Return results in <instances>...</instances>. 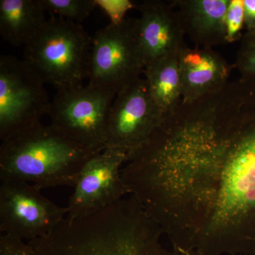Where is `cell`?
<instances>
[{"mask_svg":"<svg viewBox=\"0 0 255 255\" xmlns=\"http://www.w3.org/2000/svg\"><path fill=\"white\" fill-rule=\"evenodd\" d=\"M163 236L129 196L86 217L65 218L49 234L28 243L36 255H182L162 244Z\"/></svg>","mask_w":255,"mask_h":255,"instance_id":"1","label":"cell"},{"mask_svg":"<svg viewBox=\"0 0 255 255\" xmlns=\"http://www.w3.org/2000/svg\"><path fill=\"white\" fill-rule=\"evenodd\" d=\"M100 152L39 122L1 141L0 181H23L41 189L74 187L84 167Z\"/></svg>","mask_w":255,"mask_h":255,"instance_id":"2","label":"cell"},{"mask_svg":"<svg viewBox=\"0 0 255 255\" xmlns=\"http://www.w3.org/2000/svg\"><path fill=\"white\" fill-rule=\"evenodd\" d=\"M92 42L80 23L50 16L24 46L23 60L57 90L76 88L88 76Z\"/></svg>","mask_w":255,"mask_h":255,"instance_id":"3","label":"cell"},{"mask_svg":"<svg viewBox=\"0 0 255 255\" xmlns=\"http://www.w3.org/2000/svg\"><path fill=\"white\" fill-rule=\"evenodd\" d=\"M145 70L137 38L136 18H122L92 37L88 85L116 95Z\"/></svg>","mask_w":255,"mask_h":255,"instance_id":"4","label":"cell"},{"mask_svg":"<svg viewBox=\"0 0 255 255\" xmlns=\"http://www.w3.org/2000/svg\"><path fill=\"white\" fill-rule=\"evenodd\" d=\"M46 82L23 60L0 56V139L6 140L41 122L51 101Z\"/></svg>","mask_w":255,"mask_h":255,"instance_id":"5","label":"cell"},{"mask_svg":"<svg viewBox=\"0 0 255 255\" xmlns=\"http://www.w3.org/2000/svg\"><path fill=\"white\" fill-rule=\"evenodd\" d=\"M116 95L90 85L58 90L48 114L50 125L79 143L102 152L107 148V124Z\"/></svg>","mask_w":255,"mask_h":255,"instance_id":"6","label":"cell"},{"mask_svg":"<svg viewBox=\"0 0 255 255\" xmlns=\"http://www.w3.org/2000/svg\"><path fill=\"white\" fill-rule=\"evenodd\" d=\"M41 189L23 181H1L0 231L29 241L51 233L68 215L42 194Z\"/></svg>","mask_w":255,"mask_h":255,"instance_id":"7","label":"cell"},{"mask_svg":"<svg viewBox=\"0 0 255 255\" xmlns=\"http://www.w3.org/2000/svg\"><path fill=\"white\" fill-rule=\"evenodd\" d=\"M164 117L154 102L145 78H138L116 95L107 124V148L128 156L145 143Z\"/></svg>","mask_w":255,"mask_h":255,"instance_id":"8","label":"cell"},{"mask_svg":"<svg viewBox=\"0 0 255 255\" xmlns=\"http://www.w3.org/2000/svg\"><path fill=\"white\" fill-rule=\"evenodd\" d=\"M127 159L125 151L108 147L90 159L74 187L67 219L90 216L128 195L122 174Z\"/></svg>","mask_w":255,"mask_h":255,"instance_id":"9","label":"cell"},{"mask_svg":"<svg viewBox=\"0 0 255 255\" xmlns=\"http://www.w3.org/2000/svg\"><path fill=\"white\" fill-rule=\"evenodd\" d=\"M137 38L145 68L170 57L179 56L187 46L177 10L171 1L147 0L137 5Z\"/></svg>","mask_w":255,"mask_h":255,"instance_id":"10","label":"cell"},{"mask_svg":"<svg viewBox=\"0 0 255 255\" xmlns=\"http://www.w3.org/2000/svg\"><path fill=\"white\" fill-rule=\"evenodd\" d=\"M182 103L190 104L223 90L233 66L213 48L186 46L179 55Z\"/></svg>","mask_w":255,"mask_h":255,"instance_id":"11","label":"cell"},{"mask_svg":"<svg viewBox=\"0 0 255 255\" xmlns=\"http://www.w3.org/2000/svg\"><path fill=\"white\" fill-rule=\"evenodd\" d=\"M231 0H173L185 35L196 47L213 48L226 43L225 18Z\"/></svg>","mask_w":255,"mask_h":255,"instance_id":"12","label":"cell"},{"mask_svg":"<svg viewBox=\"0 0 255 255\" xmlns=\"http://www.w3.org/2000/svg\"><path fill=\"white\" fill-rule=\"evenodd\" d=\"M41 0H1L0 33L14 46H26L46 23Z\"/></svg>","mask_w":255,"mask_h":255,"instance_id":"13","label":"cell"},{"mask_svg":"<svg viewBox=\"0 0 255 255\" xmlns=\"http://www.w3.org/2000/svg\"><path fill=\"white\" fill-rule=\"evenodd\" d=\"M149 91L166 117L182 103V82L179 56L170 57L146 67L143 72Z\"/></svg>","mask_w":255,"mask_h":255,"instance_id":"14","label":"cell"},{"mask_svg":"<svg viewBox=\"0 0 255 255\" xmlns=\"http://www.w3.org/2000/svg\"><path fill=\"white\" fill-rule=\"evenodd\" d=\"M46 12L80 23L95 10L97 3L93 0H41Z\"/></svg>","mask_w":255,"mask_h":255,"instance_id":"15","label":"cell"},{"mask_svg":"<svg viewBox=\"0 0 255 255\" xmlns=\"http://www.w3.org/2000/svg\"><path fill=\"white\" fill-rule=\"evenodd\" d=\"M233 67L237 69L240 80L255 84V30L246 31L242 37Z\"/></svg>","mask_w":255,"mask_h":255,"instance_id":"16","label":"cell"},{"mask_svg":"<svg viewBox=\"0 0 255 255\" xmlns=\"http://www.w3.org/2000/svg\"><path fill=\"white\" fill-rule=\"evenodd\" d=\"M226 43H232L241 41L245 27L244 1L243 0H231L226 18ZM246 28V27H245Z\"/></svg>","mask_w":255,"mask_h":255,"instance_id":"17","label":"cell"},{"mask_svg":"<svg viewBox=\"0 0 255 255\" xmlns=\"http://www.w3.org/2000/svg\"><path fill=\"white\" fill-rule=\"evenodd\" d=\"M0 255H36L29 243L3 234L0 237Z\"/></svg>","mask_w":255,"mask_h":255,"instance_id":"18","label":"cell"},{"mask_svg":"<svg viewBox=\"0 0 255 255\" xmlns=\"http://www.w3.org/2000/svg\"><path fill=\"white\" fill-rule=\"evenodd\" d=\"M244 1L245 27L246 31L255 30V0H243Z\"/></svg>","mask_w":255,"mask_h":255,"instance_id":"19","label":"cell"},{"mask_svg":"<svg viewBox=\"0 0 255 255\" xmlns=\"http://www.w3.org/2000/svg\"><path fill=\"white\" fill-rule=\"evenodd\" d=\"M175 250V249H174ZM182 255H199L193 251H177Z\"/></svg>","mask_w":255,"mask_h":255,"instance_id":"20","label":"cell"}]
</instances>
